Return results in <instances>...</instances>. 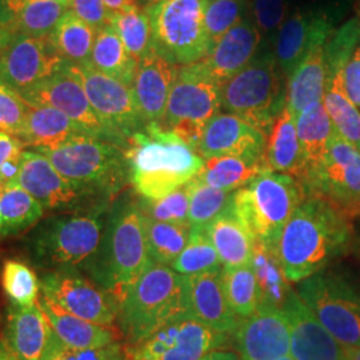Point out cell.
Segmentation results:
<instances>
[{
	"label": "cell",
	"instance_id": "9f6ffc18",
	"mask_svg": "<svg viewBox=\"0 0 360 360\" xmlns=\"http://www.w3.org/2000/svg\"><path fill=\"white\" fill-rule=\"evenodd\" d=\"M103 1L111 13H120L132 4L131 0H103Z\"/></svg>",
	"mask_w": 360,
	"mask_h": 360
},
{
	"label": "cell",
	"instance_id": "7dc6e473",
	"mask_svg": "<svg viewBox=\"0 0 360 360\" xmlns=\"http://www.w3.org/2000/svg\"><path fill=\"white\" fill-rule=\"evenodd\" d=\"M245 0H207L205 27L212 46L245 18Z\"/></svg>",
	"mask_w": 360,
	"mask_h": 360
},
{
	"label": "cell",
	"instance_id": "7bdbcfd3",
	"mask_svg": "<svg viewBox=\"0 0 360 360\" xmlns=\"http://www.w3.org/2000/svg\"><path fill=\"white\" fill-rule=\"evenodd\" d=\"M188 191V223L191 227L206 229L231 205L233 191L212 188L193 178L186 184Z\"/></svg>",
	"mask_w": 360,
	"mask_h": 360
},
{
	"label": "cell",
	"instance_id": "f6af8a7d",
	"mask_svg": "<svg viewBox=\"0 0 360 360\" xmlns=\"http://www.w3.org/2000/svg\"><path fill=\"white\" fill-rule=\"evenodd\" d=\"M40 360H129L126 345L116 340L98 348H74L65 345L47 323V342Z\"/></svg>",
	"mask_w": 360,
	"mask_h": 360
},
{
	"label": "cell",
	"instance_id": "f546056e",
	"mask_svg": "<svg viewBox=\"0 0 360 360\" xmlns=\"http://www.w3.org/2000/svg\"><path fill=\"white\" fill-rule=\"evenodd\" d=\"M207 235L218 251L223 267H240L251 264L254 238L235 215L232 202L218 218L206 227Z\"/></svg>",
	"mask_w": 360,
	"mask_h": 360
},
{
	"label": "cell",
	"instance_id": "d4e9b609",
	"mask_svg": "<svg viewBox=\"0 0 360 360\" xmlns=\"http://www.w3.org/2000/svg\"><path fill=\"white\" fill-rule=\"evenodd\" d=\"M260 40L262 34L254 22L243 18L219 39L202 63L210 75L223 84L257 58Z\"/></svg>",
	"mask_w": 360,
	"mask_h": 360
},
{
	"label": "cell",
	"instance_id": "ffe728a7",
	"mask_svg": "<svg viewBox=\"0 0 360 360\" xmlns=\"http://www.w3.org/2000/svg\"><path fill=\"white\" fill-rule=\"evenodd\" d=\"M240 360H278L290 352V326L282 309L259 307L233 333Z\"/></svg>",
	"mask_w": 360,
	"mask_h": 360
},
{
	"label": "cell",
	"instance_id": "52a82bcc",
	"mask_svg": "<svg viewBox=\"0 0 360 360\" xmlns=\"http://www.w3.org/2000/svg\"><path fill=\"white\" fill-rule=\"evenodd\" d=\"M306 193L292 176L267 171L232 193V210L254 240L278 250L287 221Z\"/></svg>",
	"mask_w": 360,
	"mask_h": 360
},
{
	"label": "cell",
	"instance_id": "e0dca14e",
	"mask_svg": "<svg viewBox=\"0 0 360 360\" xmlns=\"http://www.w3.org/2000/svg\"><path fill=\"white\" fill-rule=\"evenodd\" d=\"M16 186L32 195L44 211L53 214L101 212L60 175L51 162L35 150H25Z\"/></svg>",
	"mask_w": 360,
	"mask_h": 360
},
{
	"label": "cell",
	"instance_id": "94428289",
	"mask_svg": "<svg viewBox=\"0 0 360 360\" xmlns=\"http://www.w3.org/2000/svg\"><path fill=\"white\" fill-rule=\"evenodd\" d=\"M8 32L7 31H4L1 27H0V56H1V52H3V49H4V46H6V41H7V39H8Z\"/></svg>",
	"mask_w": 360,
	"mask_h": 360
},
{
	"label": "cell",
	"instance_id": "9c48e42d",
	"mask_svg": "<svg viewBox=\"0 0 360 360\" xmlns=\"http://www.w3.org/2000/svg\"><path fill=\"white\" fill-rule=\"evenodd\" d=\"M207 0H159L146 8L153 49L174 65L202 62L212 44L205 27Z\"/></svg>",
	"mask_w": 360,
	"mask_h": 360
},
{
	"label": "cell",
	"instance_id": "ee69618b",
	"mask_svg": "<svg viewBox=\"0 0 360 360\" xmlns=\"http://www.w3.org/2000/svg\"><path fill=\"white\" fill-rule=\"evenodd\" d=\"M221 266L218 251L207 235L206 229L191 227L188 242L178 259L172 264V270L188 276Z\"/></svg>",
	"mask_w": 360,
	"mask_h": 360
},
{
	"label": "cell",
	"instance_id": "2e32d148",
	"mask_svg": "<svg viewBox=\"0 0 360 360\" xmlns=\"http://www.w3.org/2000/svg\"><path fill=\"white\" fill-rule=\"evenodd\" d=\"M19 94L27 103L56 108L72 119L91 136L127 150V144L104 126L101 117L94 111L83 86L77 77L65 71V65L56 74L43 79L35 86L20 91Z\"/></svg>",
	"mask_w": 360,
	"mask_h": 360
},
{
	"label": "cell",
	"instance_id": "e7e4bbea",
	"mask_svg": "<svg viewBox=\"0 0 360 360\" xmlns=\"http://www.w3.org/2000/svg\"><path fill=\"white\" fill-rule=\"evenodd\" d=\"M0 229H1V219H0Z\"/></svg>",
	"mask_w": 360,
	"mask_h": 360
},
{
	"label": "cell",
	"instance_id": "f5cc1de1",
	"mask_svg": "<svg viewBox=\"0 0 360 360\" xmlns=\"http://www.w3.org/2000/svg\"><path fill=\"white\" fill-rule=\"evenodd\" d=\"M343 84L349 101L360 108V39L343 67Z\"/></svg>",
	"mask_w": 360,
	"mask_h": 360
},
{
	"label": "cell",
	"instance_id": "9a60e30c",
	"mask_svg": "<svg viewBox=\"0 0 360 360\" xmlns=\"http://www.w3.org/2000/svg\"><path fill=\"white\" fill-rule=\"evenodd\" d=\"M39 284L41 296L80 319L107 327H114L117 321V299L82 271L44 272Z\"/></svg>",
	"mask_w": 360,
	"mask_h": 360
},
{
	"label": "cell",
	"instance_id": "c3c4849f",
	"mask_svg": "<svg viewBox=\"0 0 360 360\" xmlns=\"http://www.w3.org/2000/svg\"><path fill=\"white\" fill-rule=\"evenodd\" d=\"M143 214L148 218L166 223H188V191L186 186L159 200L143 199L139 202Z\"/></svg>",
	"mask_w": 360,
	"mask_h": 360
},
{
	"label": "cell",
	"instance_id": "db71d44e",
	"mask_svg": "<svg viewBox=\"0 0 360 360\" xmlns=\"http://www.w3.org/2000/svg\"><path fill=\"white\" fill-rule=\"evenodd\" d=\"M25 147L26 146L19 138L6 132H0V169L13 156L22 154L25 151Z\"/></svg>",
	"mask_w": 360,
	"mask_h": 360
},
{
	"label": "cell",
	"instance_id": "11a10c76",
	"mask_svg": "<svg viewBox=\"0 0 360 360\" xmlns=\"http://www.w3.org/2000/svg\"><path fill=\"white\" fill-rule=\"evenodd\" d=\"M200 360H240L239 356L231 352V351H226V349H215L210 354H207L206 356H203Z\"/></svg>",
	"mask_w": 360,
	"mask_h": 360
},
{
	"label": "cell",
	"instance_id": "4316f807",
	"mask_svg": "<svg viewBox=\"0 0 360 360\" xmlns=\"http://www.w3.org/2000/svg\"><path fill=\"white\" fill-rule=\"evenodd\" d=\"M38 303L52 331L70 347H103L119 340V334L114 327L80 319L44 296L39 297Z\"/></svg>",
	"mask_w": 360,
	"mask_h": 360
},
{
	"label": "cell",
	"instance_id": "484cf974",
	"mask_svg": "<svg viewBox=\"0 0 360 360\" xmlns=\"http://www.w3.org/2000/svg\"><path fill=\"white\" fill-rule=\"evenodd\" d=\"M3 339L18 360H40L47 342V321L38 302L32 306L10 303Z\"/></svg>",
	"mask_w": 360,
	"mask_h": 360
},
{
	"label": "cell",
	"instance_id": "836d02e7",
	"mask_svg": "<svg viewBox=\"0 0 360 360\" xmlns=\"http://www.w3.org/2000/svg\"><path fill=\"white\" fill-rule=\"evenodd\" d=\"M90 65L129 87H132L138 70V62L126 50L112 25L98 31L91 52Z\"/></svg>",
	"mask_w": 360,
	"mask_h": 360
},
{
	"label": "cell",
	"instance_id": "91938a15",
	"mask_svg": "<svg viewBox=\"0 0 360 360\" xmlns=\"http://www.w3.org/2000/svg\"><path fill=\"white\" fill-rule=\"evenodd\" d=\"M346 360H360V347H346Z\"/></svg>",
	"mask_w": 360,
	"mask_h": 360
},
{
	"label": "cell",
	"instance_id": "b9f144b4",
	"mask_svg": "<svg viewBox=\"0 0 360 360\" xmlns=\"http://www.w3.org/2000/svg\"><path fill=\"white\" fill-rule=\"evenodd\" d=\"M223 285L232 312L245 319L259 309V288L251 264L223 267Z\"/></svg>",
	"mask_w": 360,
	"mask_h": 360
},
{
	"label": "cell",
	"instance_id": "1f68e13d",
	"mask_svg": "<svg viewBox=\"0 0 360 360\" xmlns=\"http://www.w3.org/2000/svg\"><path fill=\"white\" fill-rule=\"evenodd\" d=\"M25 129L19 139L31 150L51 147L77 135H90L62 111L49 105L28 104Z\"/></svg>",
	"mask_w": 360,
	"mask_h": 360
},
{
	"label": "cell",
	"instance_id": "74e56055",
	"mask_svg": "<svg viewBox=\"0 0 360 360\" xmlns=\"http://www.w3.org/2000/svg\"><path fill=\"white\" fill-rule=\"evenodd\" d=\"M44 208L20 186L4 187L0 191L1 236H18L30 231L43 219Z\"/></svg>",
	"mask_w": 360,
	"mask_h": 360
},
{
	"label": "cell",
	"instance_id": "680465c9",
	"mask_svg": "<svg viewBox=\"0 0 360 360\" xmlns=\"http://www.w3.org/2000/svg\"><path fill=\"white\" fill-rule=\"evenodd\" d=\"M0 360H18L3 338H0Z\"/></svg>",
	"mask_w": 360,
	"mask_h": 360
},
{
	"label": "cell",
	"instance_id": "8fae6325",
	"mask_svg": "<svg viewBox=\"0 0 360 360\" xmlns=\"http://www.w3.org/2000/svg\"><path fill=\"white\" fill-rule=\"evenodd\" d=\"M297 294L345 347H360V287L333 272H318L297 285Z\"/></svg>",
	"mask_w": 360,
	"mask_h": 360
},
{
	"label": "cell",
	"instance_id": "8d00e7d4",
	"mask_svg": "<svg viewBox=\"0 0 360 360\" xmlns=\"http://www.w3.org/2000/svg\"><path fill=\"white\" fill-rule=\"evenodd\" d=\"M264 162H250L233 156L206 159L203 168L195 176L200 183L212 188L235 191L267 172Z\"/></svg>",
	"mask_w": 360,
	"mask_h": 360
},
{
	"label": "cell",
	"instance_id": "3957f363",
	"mask_svg": "<svg viewBox=\"0 0 360 360\" xmlns=\"http://www.w3.org/2000/svg\"><path fill=\"white\" fill-rule=\"evenodd\" d=\"M129 181L148 200H159L190 183L205 159L171 129L150 123L129 139Z\"/></svg>",
	"mask_w": 360,
	"mask_h": 360
},
{
	"label": "cell",
	"instance_id": "f907efd6",
	"mask_svg": "<svg viewBox=\"0 0 360 360\" xmlns=\"http://www.w3.org/2000/svg\"><path fill=\"white\" fill-rule=\"evenodd\" d=\"M254 25L260 34L272 35L281 30L285 22L287 3L285 0H252Z\"/></svg>",
	"mask_w": 360,
	"mask_h": 360
},
{
	"label": "cell",
	"instance_id": "d6a6232c",
	"mask_svg": "<svg viewBox=\"0 0 360 360\" xmlns=\"http://www.w3.org/2000/svg\"><path fill=\"white\" fill-rule=\"evenodd\" d=\"M334 131V124L323 102L309 105L296 117V132L306 160L304 176L322 166Z\"/></svg>",
	"mask_w": 360,
	"mask_h": 360
},
{
	"label": "cell",
	"instance_id": "d6986e66",
	"mask_svg": "<svg viewBox=\"0 0 360 360\" xmlns=\"http://www.w3.org/2000/svg\"><path fill=\"white\" fill-rule=\"evenodd\" d=\"M282 311L290 326V354L294 360H346V347L323 326L292 288Z\"/></svg>",
	"mask_w": 360,
	"mask_h": 360
},
{
	"label": "cell",
	"instance_id": "7c38bea8",
	"mask_svg": "<svg viewBox=\"0 0 360 360\" xmlns=\"http://www.w3.org/2000/svg\"><path fill=\"white\" fill-rule=\"evenodd\" d=\"M306 196L331 203L345 217H360V151L336 129L321 167L299 181Z\"/></svg>",
	"mask_w": 360,
	"mask_h": 360
},
{
	"label": "cell",
	"instance_id": "ba28073f",
	"mask_svg": "<svg viewBox=\"0 0 360 360\" xmlns=\"http://www.w3.org/2000/svg\"><path fill=\"white\" fill-rule=\"evenodd\" d=\"M274 55L257 56L221 84V108L243 119L267 138L285 107L283 77Z\"/></svg>",
	"mask_w": 360,
	"mask_h": 360
},
{
	"label": "cell",
	"instance_id": "f1b7e54d",
	"mask_svg": "<svg viewBox=\"0 0 360 360\" xmlns=\"http://www.w3.org/2000/svg\"><path fill=\"white\" fill-rule=\"evenodd\" d=\"M264 165L271 172L290 175L297 181L304 176L306 160L296 132V117L287 107H284L271 129Z\"/></svg>",
	"mask_w": 360,
	"mask_h": 360
},
{
	"label": "cell",
	"instance_id": "ab89813d",
	"mask_svg": "<svg viewBox=\"0 0 360 360\" xmlns=\"http://www.w3.org/2000/svg\"><path fill=\"white\" fill-rule=\"evenodd\" d=\"M148 255L154 264L172 266L188 242L191 226L158 221L144 215Z\"/></svg>",
	"mask_w": 360,
	"mask_h": 360
},
{
	"label": "cell",
	"instance_id": "681fc988",
	"mask_svg": "<svg viewBox=\"0 0 360 360\" xmlns=\"http://www.w3.org/2000/svg\"><path fill=\"white\" fill-rule=\"evenodd\" d=\"M28 107L18 91L0 80V132L19 138L25 129Z\"/></svg>",
	"mask_w": 360,
	"mask_h": 360
},
{
	"label": "cell",
	"instance_id": "d590c367",
	"mask_svg": "<svg viewBox=\"0 0 360 360\" xmlns=\"http://www.w3.org/2000/svg\"><path fill=\"white\" fill-rule=\"evenodd\" d=\"M251 267L259 288V307L282 309L291 287L285 279L278 250L255 242Z\"/></svg>",
	"mask_w": 360,
	"mask_h": 360
},
{
	"label": "cell",
	"instance_id": "7a4b0ae2",
	"mask_svg": "<svg viewBox=\"0 0 360 360\" xmlns=\"http://www.w3.org/2000/svg\"><path fill=\"white\" fill-rule=\"evenodd\" d=\"M151 264L142 208L138 202L123 198L108 212L99 247L83 274L110 291L120 304Z\"/></svg>",
	"mask_w": 360,
	"mask_h": 360
},
{
	"label": "cell",
	"instance_id": "4dcf8cb0",
	"mask_svg": "<svg viewBox=\"0 0 360 360\" xmlns=\"http://www.w3.org/2000/svg\"><path fill=\"white\" fill-rule=\"evenodd\" d=\"M70 10L63 4L38 0L0 7V27L8 34L47 38Z\"/></svg>",
	"mask_w": 360,
	"mask_h": 360
},
{
	"label": "cell",
	"instance_id": "7402d4cb",
	"mask_svg": "<svg viewBox=\"0 0 360 360\" xmlns=\"http://www.w3.org/2000/svg\"><path fill=\"white\" fill-rule=\"evenodd\" d=\"M331 34V22L319 13H296L285 19L276 34L274 55L284 77H290L316 46L326 44Z\"/></svg>",
	"mask_w": 360,
	"mask_h": 360
},
{
	"label": "cell",
	"instance_id": "60d3db41",
	"mask_svg": "<svg viewBox=\"0 0 360 360\" xmlns=\"http://www.w3.org/2000/svg\"><path fill=\"white\" fill-rule=\"evenodd\" d=\"M111 25L115 27L126 50L138 63L153 49L150 16L146 10H139L134 3L126 10L114 13Z\"/></svg>",
	"mask_w": 360,
	"mask_h": 360
},
{
	"label": "cell",
	"instance_id": "6da1fadb",
	"mask_svg": "<svg viewBox=\"0 0 360 360\" xmlns=\"http://www.w3.org/2000/svg\"><path fill=\"white\" fill-rule=\"evenodd\" d=\"M351 242V227L331 203L306 196L287 221L278 245L285 279L292 283L323 271Z\"/></svg>",
	"mask_w": 360,
	"mask_h": 360
},
{
	"label": "cell",
	"instance_id": "603a6c76",
	"mask_svg": "<svg viewBox=\"0 0 360 360\" xmlns=\"http://www.w3.org/2000/svg\"><path fill=\"white\" fill-rule=\"evenodd\" d=\"M188 312L207 327L231 335L239 319L232 312L223 285V266L187 276Z\"/></svg>",
	"mask_w": 360,
	"mask_h": 360
},
{
	"label": "cell",
	"instance_id": "4fadbf2b",
	"mask_svg": "<svg viewBox=\"0 0 360 360\" xmlns=\"http://www.w3.org/2000/svg\"><path fill=\"white\" fill-rule=\"evenodd\" d=\"M230 335L199 322L187 311L156 330L136 346L127 347L129 360H200L226 347Z\"/></svg>",
	"mask_w": 360,
	"mask_h": 360
},
{
	"label": "cell",
	"instance_id": "8992f818",
	"mask_svg": "<svg viewBox=\"0 0 360 360\" xmlns=\"http://www.w3.org/2000/svg\"><path fill=\"white\" fill-rule=\"evenodd\" d=\"M187 311V276L167 266L151 264L131 285L116 322L126 346L132 347Z\"/></svg>",
	"mask_w": 360,
	"mask_h": 360
},
{
	"label": "cell",
	"instance_id": "6f0895ef",
	"mask_svg": "<svg viewBox=\"0 0 360 360\" xmlns=\"http://www.w3.org/2000/svg\"><path fill=\"white\" fill-rule=\"evenodd\" d=\"M26 1H38V0H0V7L11 6V4H20V3H26ZM49 1H55V3L63 4L65 7L71 8V0H49Z\"/></svg>",
	"mask_w": 360,
	"mask_h": 360
},
{
	"label": "cell",
	"instance_id": "bcb514c9",
	"mask_svg": "<svg viewBox=\"0 0 360 360\" xmlns=\"http://www.w3.org/2000/svg\"><path fill=\"white\" fill-rule=\"evenodd\" d=\"M1 285L13 304L32 306L38 302L40 284L35 271L23 262L6 260L1 269Z\"/></svg>",
	"mask_w": 360,
	"mask_h": 360
},
{
	"label": "cell",
	"instance_id": "44dd1931",
	"mask_svg": "<svg viewBox=\"0 0 360 360\" xmlns=\"http://www.w3.org/2000/svg\"><path fill=\"white\" fill-rule=\"evenodd\" d=\"M267 136L231 114H218L207 124L196 154L203 159L233 156L250 162H264Z\"/></svg>",
	"mask_w": 360,
	"mask_h": 360
},
{
	"label": "cell",
	"instance_id": "816d5d0a",
	"mask_svg": "<svg viewBox=\"0 0 360 360\" xmlns=\"http://www.w3.org/2000/svg\"><path fill=\"white\" fill-rule=\"evenodd\" d=\"M71 10L96 31L112 23L114 13L108 10L103 0H71Z\"/></svg>",
	"mask_w": 360,
	"mask_h": 360
},
{
	"label": "cell",
	"instance_id": "5bb4252c",
	"mask_svg": "<svg viewBox=\"0 0 360 360\" xmlns=\"http://www.w3.org/2000/svg\"><path fill=\"white\" fill-rule=\"evenodd\" d=\"M65 70L80 82L96 115L122 142L129 146V138L147 126L132 87L104 75L90 65L65 63Z\"/></svg>",
	"mask_w": 360,
	"mask_h": 360
},
{
	"label": "cell",
	"instance_id": "f35d334b",
	"mask_svg": "<svg viewBox=\"0 0 360 360\" xmlns=\"http://www.w3.org/2000/svg\"><path fill=\"white\" fill-rule=\"evenodd\" d=\"M323 104L336 132L360 151V111L345 90L343 70L327 77Z\"/></svg>",
	"mask_w": 360,
	"mask_h": 360
},
{
	"label": "cell",
	"instance_id": "5b68a950",
	"mask_svg": "<svg viewBox=\"0 0 360 360\" xmlns=\"http://www.w3.org/2000/svg\"><path fill=\"white\" fill-rule=\"evenodd\" d=\"M104 214H53L25 233L22 251L27 262L44 272L79 270L98 250L104 230Z\"/></svg>",
	"mask_w": 360,
	"mask_h": 360
},
{
	"label": "cell",
	"instance_id": "6125c7cd",
	"mask_svg": "<svg viewBox=\"0 0 360 360\" xmlns=\"http://www.w3.org/2000/svg\"><path fill=\"white\" fill-rule=\"evenodd\" d=\"M278 360H294L291 356H283V358H281V359Z\"/></svg>",
	"mask_w": 360,
	"mask_h": 360
},
{
	"label": "cell",
	"instance_id": "ac0fdd59",
	"mask_svg": "<svg viewBox=\"0 0 360 360\" xmlns=\"http://www.w3.org/2000/svg\"><path fill=\"white\" fill-rule=\"evenodd\" d=\"M65 63L49 38L10 34L0 56V80L20 92L56 74Z\"/></svg>",
	"mask_w": 360,
	"mask_h": 360
},
{
	"label": "cell",
	"instance_id": "cb8c5ba5",
	"mask_svg": "<svg viewBox=\"0 0 360 360\" xmlns=\"http://www.w3.org/2000/svg\"><path fill=\"white\" fill-rule=\"evenodd\" d=\"M176 68L154 49L138 63L132 91L146 124L163 123Z\"/></svg>",
	"mask_w": 360,
	"mask_h": 360
},
{
	"label": "cell",
	"instance_id": "e575fe53",
	"mask_svg": "<svg viewBox=\"0 0 360 360\" xmlns=\"http://www.w3.org/2000/svg\"><path fill=\"white\" fill-rule=\"evenodd\" d=\"M98 31L70 8L47 37L52 49L70 65H90Z\"/></svg>",
	"mask_w": 360,
	"mask_h": 360
},
{
	"label": "cell",
	"instance_id": "277c9868",
	"mask_svg": "<svg viewBox=\"0 0 360 360\" xmlns=\"http://www.w3.org/2000/svg\"><path fill=\"white\" fill-rule=\"evenodd\" d=\"M35 151L44 155L92 206L103 212L129 181L126 150L91 135H77Z\"/></svg>",
	"mask_w": 360,
	"mask_h": 360
},
{
	"label": "cell",
	"instance_id": "30bf717a",
	"mask_svg": "<svg viewBox=\"0 0 360 360\" xmlns=\"http://www.w3.org/2000/svg\"><path fill=\"white\" fill-rule=\"evenodd\" d=\"M221 84L202 62L176 68L162 126L196 153L207 124L221 108Z\"/></svg>",
	"mask_w": 360,
	"mask_h": 360
},
{
	"label": "cell",
	"instance_id": "83f0119b",
	"mask_svg": "<svg viewBox=\"0 0 360 360\" xmlns=\"http://www.w3.org/2000/svg\"><path fill=\"white\" fill-rule=\"evenodd\" d=\"M326 44L316 46L287 77L285 107L295 117L309 105L324 99L327 87Z\"/></svg>",
	"mask_w": 360,
	"mask_h": 360
},
{
	"label": "cell",
	"instance_id": "be15d7a7",
	"mask_svg": "<svg viewBox=\"0 0 360 360\" xmlns=\"http://www.w3.org/2000/svg\"><path fill=\"white\" fill-rule=\"evenodd\" d=\"M148 1H154V3H156V1H159V0H148Z\"/></svg>",
	"mask_w": 360,
	"mask_h": 360
}]
</instances>
